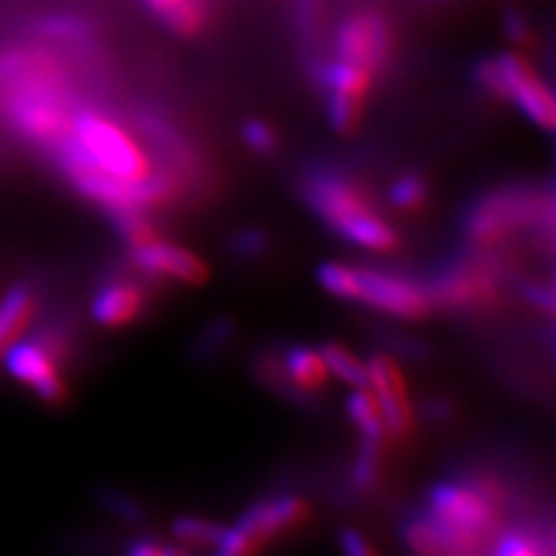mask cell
<instances>
[{
    "label": "cell",
    "instance_id": "obj_1",
    "mask_svg": "<svg viewBox=\"0 0 556 556\" xmlns=\"http://www.w3.org/2000/svg\"><path fill=\"white\" fill-rule=\"evenodd\" d=\"M10 96V114L16 128L35 142H63L73 114L67 112L59 79L47 63H20Z\"/></svg>",
    "mask_w": 556,
    "mask_h": 556
},
{
    "label": "cell",
    "instance_id": "obj_2",
    "mask_svg": "<svg viewBox=\"0 0 556 556\" xmlns=\"http://www.w3.org/2000/svg\"><path fill=\"white\" fill-rule=\"evenodd\" d=\"M531 223L554 230L552 195H541L533 188H503L468 208L464 232L473 247L486 249Z\"/></svg>",
    "mask_w": 556,
    "mask_h": 556
},
{
    "label": "cell",
    "instance_id": "obj_3",
    "mask_svg": "<svg viewBox=\"0 0 556 556\" xmlns=\"http://www.w3.org/2000/svg\"><path fill=\"white\" fill-rule=\"evenodd\" d=\"M86 161L124 181H142L151 174L149 159L128 130L96 112L73 114L65 135Z\"/></svg>",
    "mask_w": 556,
    "mask_h": 556
},
{
    "label": "cell",
    "instance_id": "obj_4",
    "mask_svg": "<svg viewBox=\"0 0 556 556\" xmlns=\"http://www.w3.org/2000/svg\"><path fill=\"white\" fill-rule=\"evenodd\" d=\"M429 300L455 311H480L501 298V265L473 253L452 260L429 283Z\"/></svg>",
    "mask_w": 556,
    "mask_h": 556
},
{
    "label": "cell",
    "instance_id": "obj_5",
    "mask_svg": "<svg viewBox=\"0 0 556 556\" xmlns=\"http://www.w3.org/2000/svg\"><path fill=\"white\" fill-rule=\"evenodd\" d=\"M304 198L316 216L343 237L355 223L376 214L369 195L341 172L316 169L304 184Z\"/></svg>",
    "mask_w": 556,
    "mask_h": 556
},
{
    "label": "cell",
    "instance_id": "obj_6",
    "mask_svg": "<svg viewBox=\"0 0 556 556\" xmlns=\"http://www.w3.org/2000/svg\"><path fill=\"white\" fill-rule=\"evenodd\" d=\"M429 513L445 521V525L480 535L484 541H492L501 531V510L462 478L431 486Z\"/></svg>",
    "mask_w": 556,
    "mask_h": 556
},
{
    "label": "cell",
    "instance_id": "obj_7",
    "mask_svg": "<svg viewBox=\"0 0 556 556\" xmlns=\"http://www.w3.org/2000/svg\"><path fill=\"white\" fill-rule=\"evenodd\" d=\"M351 302H362L376 311L408 320L425 318L431 311V300L425 288L382 269L353 267Z\"/></svg>",
    "mask_w": 556,
    "mask_h": 556
},
{
    "label": "cell",
    "instance_id": "obj_8",
    "mask_svg": "<svg viewBox=\"0 0 556 556\" xmlns=\"http://www.w3.org/2000/svg\"><path fill=\"white\" fill-rule=\"evenodd\" d=\"M503 98L513 100L519 112L525 114L535 126L545 130L554 128L556 121V104L549 86L541 79V75L517 54H503L494 59Z\"/></svg>",
    "mask_w": 556,
    "mask_h": 556
},
{
    "label": "cell",
    "instance_id": "obj_9",
    "mask_svg": "<svg viewBox=\"0 0 556 556\" xmlns=\"http://www.w3.org/2000/svg\"><path fill=\"white\" fill-rule=\"evenodd\" d=\"M402 535L420 556H490V541L450 527L431 513L408 515Z\"/></svg>",
    "mask_w": 556,
    "mask_h": 556
},
{
    "label": "cell",
    "instance_id": "obj_10",
    "mask_svg": "<svg viewBox=\"0 0 556 556\" xmlns=\"http://www.w3.org/2000/svg\"><path fill=\"white\" fill-rule=\"evenodd\" d=\"M5 351V367L16 380L33 388L47 404L65 402L67 388L59 374V359L38 339L12 341Z\"/></svg>",
    "mask_w": 556,
    "mask_h": 556
},
{
    "label": "cell",
    "instance_id": "obj_11",
    "mask_svg": "<svg viewBox=\"0 0 556 556\" xmlns=\"http://www.w3.org/2000/svg\"><path fill=\"white\" fill-rule=\"evenodd\" d=\"M369 388H374V396L382 410V420H386L388 433L396 439H406L413 431L415 417L413 406L408 402L406 380L399 371L396 362L388 355H371L369 364Z\"/></svg>",
    "mask_w": 556,
    "mask_h": 556
},
{
    "label": "cell",
    "instance_id": "obj_12",
    "mask_svg": "<svg viewBox=\"0 0 556 556\" xmlns=\"http://www.w3.org/2000/svg\"><path fill=\"white\" fill-rule=\"evenodd\" d=\"M334 49L339 61L353 63L374 75V70L380 67L388 59V26L376 14H357L339 28Z\"/></svg>",
    "mask_w": 556,
    "mask_h": 556
},
{
    "label": "cell",
    "instance_id": "obj_13",
    "mask_svg": "<svg viewBox=\"0 0 556 556\" xmlns=\"http://www.w3.org/2000/svg\"><path fill=\"white\" fill-rule=\"evenodd\" d=\"M130 260L147 276L177 278V281L190 286H202L208 281V267L195 253L174 247V243L163 239L132 249Z\"/></svg>",
    "mask_w": 556,
    "mask_h": 556
},
{
    "label": "cell",
    "instance_id": "obj_14",
    "mask_svg": "<svg viewBox=\"0 0 556 556\" xmlns=\"http://www.w3.org/2000/svg\"><path fill=\"white\" fill-rule=\"evenodd\" d=\"M267 501H255L243 510L232 529H225L220 541L214 545L216 556H260L269 543L281 538L278 527H274V515H269Z\"/></svg>",
    "mask_w": 556,
    "mask_h": 556
},
{
    "label": "cell",
    "instance_id": "obj_15",
    "mask_svg": "<svg viewBox=\"0 0 556 556\" xmlns=\"http://www.w3.org/2000/svg\"><path fill=\"white\" fill-rule=\"evenodd\" d=\"M147 308V290L130 278H114L104 283L91 306L93 318L104 327H121L137 320Z\"/></svg>",
    "mask_w": 556,
    "mask_h": 556
},
{
    "label": "cell",
    "instance_id": "obj_16",
    "mask_svg": "<svg viewBox=\"0 0 556 556\" xmlns=\"http://www.w3.org/2000/svg\"><path fill=\"white\" fill-rule=\"evenodd\" d=\"M286 378L290 382V388L294 390L300 399V392L313 394L325 388L329 369L323 359V355L313 348L306 345H294L283 355L281 359Z\"/></svg>",
    "mask_w": 556,
    "mask_h": 556
},
{
    "label": "cell",
    "instance_id": "obj_17",
    "mask_svg": "<svg viewBox=\"0 0 556 556\" xmlns=\"http://www.w3.org/2000/svg\"><path fill=\"white\" fill-rule=\"evenodd\" d=\"M35 313V294L26 286H14L0 300V351L20 339Z\"/></svg>",
    "mask_w": 556,
    "mask_h": 556
},
{
    "label": "cell",
    "instance_id": "obj_18",
    "mask_svg": "<svg viewBox=\"0 0 556 556\" xmlns=\"http://www.w3.org/2000/svg\"><path fill=\"white\" fill-rule=\"evenodd\" d=\"M348 417H351L364 441H386L388 427L382 420V410L369 388L355 390L348 396Z\"/></svg>",
    "mask_w": 556,
    "mask_h": 556
},
{
    "label": "cell",
    "instance_id": "obj_19",
    "mask_svg": "<svg viewBox=\"0 0 556 556\" xmlns=\"http://www.w3.org/2000/svg\"><path fill=\"white\" fill-rule=\"evenodd\" d=\"M320 79L327 86V93H345V96L364 98V93H367L371 84V73L353 63L337 59L323 67Z\"/></svg>",
    "mask_w": 556,
    "mask_h": 556
},
{
    "label": "cell",
    "instance_id": "obj_20",
    "mask_svg": "<svg viewBox=\"0 0 556 556\" xmlns=\"http://www.w3.org/2000/svg\"><path fill=\"white\" fill-rule=\"evenodd\" d=\"M327 369L332 371L337 378H341L343 382H348V386L355 388V390H364L369 388V371L364 364L348 351V348H343L341 343H334L329 341L323 345L320 351Z\"/></svg>",
    "mask_w": 556,
    "mask_h": 556
},
{
    "label": "cell",
    "instance_id": "obj_21",
    "mask_svg": "<svg viewBox=\"0 0 556 556\" xmlns=\"http://www.w3.org/2000/svg\"><path fill=\"white\" fill-rule=\"evenodd\" d=\"M494 556H554L552 531L541 535V531L515 529L501 538Z\"/></svg>",
    "mask_w": 556,
    "mask_h": 556
},
{
    "label": "cell",
    "instance_id": "obj_22",
    "mask_svg": "<svg viewBox=\"0 0 556 556\" xmlns=\"http://www.w3.org/2000/svg\"><path fill=\"white\" fill-rule=\"evenodd\" d=\"M386 464V441H364L353 466V486L357 492H371L380 482Z\"/></svg>",
    "mask_w": 556,
    "mask_h": 556
},
{
    "label": "cell",
    "instance_id": "obj_23",
    "mask_svg": "<svg viewBox=\"0 0 556 556\" xmlns=\"http://www.w3.org/2000/svg\"><path fill=\"white\" fill-rule=\"evenodd\" d=\"M114 223L118 235L130 243V249L147 247L151 241L163 239L159 228L142 214V208H121V212H114Z\"/></svg>",
    "mask_w": 556,
    "mask_h": 556
},
{
    "label": "cell",
    "instance_id": "obj_24",
    "mask_svg": "<svg viewBox=\"0 0 556 556\" xmlns=\"http://www.w3.org/2000/svg\"><path fill=\"white\" fill-rule=\"evenodd\" d=\"M149 5L163 14L177 30L190 33L202 24V0H149Z\"/></svg>",
    "mask_w": 556,
    "mask_h": 556
},
{
    "label": "cell",
    "instance_id": "obj_25",
    "mask_svg": "<svg viewBox=\"0 0 556 556\" xmlns=\"http://www.w3.org/2000/svg\"><path fill=\"white\" fill-rule=\"evenodd\" d=\"M174 535L179 541L188 543V545H198V547H214L220 535H223V527L216 525L212 519H202V517H179L174 521L172 527Z\"/></svg>",
    "mask_w": 556,
    "mask_h": 556
},
{
    "label": "cell",
    "instance_id": "obj_26",
    "mask_svg": "<svg viewBox=\"0 0 556 556\" xmlns=\"http://www.w3.org/2000/svg\"><path fill=\"white\" fill-rule=\"evenodd\" d=\"M427 200V188L425 181L415 174H404L390 186V202L396 208H406V212H413V208L422 206Z\"/></svg>",
    "mask_w": 556,
    "mask_h": 556
},
{
    "label": "cell",
    "instance_id": "obj_27",
    "mask_svg": "<svg viewBox=\"0 0 556 556\" xmlns=\"http://www.w3.org/2000/svg\"><path fill=\"white\" fill-rule=\"evenodd\" d=\"M362 110V98L345 96V93H329V118H332V126L341 132L353 130L357 124Z\"/></svg>",
    "mask_w": 556,
    "mask_h": 556
},
{
    "label": "cell",
    "instance_id": "obj_28",
    "mask_svg": "<svg viewBox=\"0 0 556 556\" xmlns=\"http://www.w3.org/2000/svg\"><path fill=\"white\" fill-rule=\"evenodd\" d=\"M243 139H247V144L260 153H269L276 147V137L274 130L263 124V121H249L247 126H243Z\"/></svg>",
    "mask_w": 556,
    "mask_h": 556
},
{
    "label": "cell",
    "instance_id": "obj_29",
    "mask_svg": "<svg viewBox=\"0 0 556 556\" xmlns=\"http://www.w3.org/2000/svg\"><path fill=\"white\" fill-rule=\"evenodd\" d=\"M339 545H341V552L343 556H380L371 543L364 538L359 531L355 529H343L339 533Z\"/></svg>",
    "mask_w": 556,
    "mask_h": 556
},
{
    "label": "cell",
    "instance_id": "obj_30",
    "mask_svg": "<svg viewBox=\"0 0 556 556\" xmlns=\"http://www.w3.org/2000/svg\"><path fill=\"white\" fill-rule=\"evenodd\" d=\"M232 249L239 257H260V253L267 249V239L263 232L247 230L232 241Z\"/></svg>",
    "mask_w": 556,
    "mask_h": 556
},
{
    "label": "cell",
    "instance_id": "obj_31",
    "mask_svg": "<svg viewBox=\"0 0 556 556\" xmlns=\"http://www.w3.org/2000/svg\"><path fill=\"white\" fill-rule=\"evenodd\" d=\"M126 556H188L179 547H163L153 541H137L130 545Z\"/></svg>",
    "mask_w": 556,
    "mask_h": 556
},
{
    "label": "cell",
    "instance_id": "obj_32",
    "mask_svg": "<svg viewBox=\"0 0 556 556\" xmlns=\"http://www.w3.org/2000/svg\"><path fill=\"white\" fill-rule=\"evenodd\" d=\"M527 298H529L535 306H541V308H545L547 313H552V308H554V294H552L549 288L531 286V288H527Z\"/></svg>",
    "mask_w": 556,
    "mask_h": 556
},
{
    "label": "cell",
    "instance_id": "obj_33",
    "mask_svg": "<svg viewBox=\"0 0 556 556\" xmlns=\"http://www.w3.org/2000/svg\"><path fill=\"white\" fill-rule=\"evenodd\" d=\"M506 28H508V35L515 40V42H525L527 35H529V28H527V22L525 16L519 14H510L508 22H506Z\"/></svg>",
    "mask_w": 556,
    "mask_h": 556
},
{
    "label": "cell",
    "instance_id": "obj_34",
    "mask_svg": "<svg viewBox=\"0 0 556 556\" xmlns=\"http://www.w3.org/2000/svg\"><path fill=\"white\" fill-rule=\"evenodd\" d=\"M77 28H79V24L75 20H51L47 24V30L54 35H73V33H77Z\"/></svg>",
    "mask_w": 556,
    "mask_h": 556
}]
</instances>
